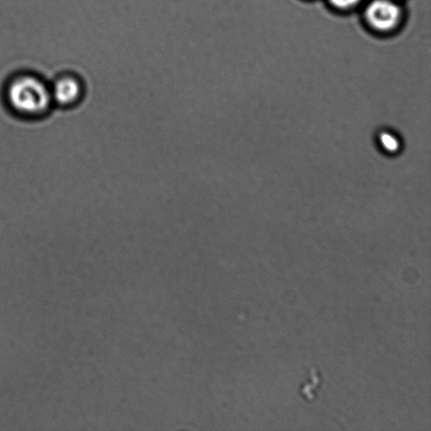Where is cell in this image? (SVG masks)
Returning a JSON list of instances; mask_svg holds the SVG:
<instances>
[{
  "mask_svg": "<svg viewBox=\"0 0 431 431\" xmlns=\"http://www.w3.org/2000/svg\"><path fill=\"white\" fill-rule=\"evenodd\" d=\"M381 142H382L383 146L385 149L388 151H395L398 148V143L392 135H389L388 134H384L381 137Z\"/></svg>",
  "mask_w": 431,
  "mask_h": 431,
  "instance_id": "277c9868",
  "label": "cell"
},
{
  "mask_svg": "<svg viewBox=\"0 0 431 431\" xmlns=\"http://www.w3.org/2000/svg\"><path fill=\"white\" fill-rule=\"evenodd\" d=\"M365 16L369 25L375 30L389 31L400 23L402 11L392 0H373L366 7Z\"/></svg>",
  "mask_w": 431,
  "mask_h": 431,
  "instance_id": "7a4b0ae2",
  "label": "cell"
},
{
  "mask_svg": "<svg viewBox=\"0 0 431 431\" xmlns=\"http://www.w3.org/2000/svg\"><path fill=\"white\" fill-rule=\"evenodd\" d=\"M53 100L58 104L68 105L77 102L81 95L80 83L67 77L57 81L51 91Z\"/></svg>",
  "mask_w": 431,
  "mask_h": 431,
  "instance_id": "3957f363",
  "label": "cell"
},
{
  "mask_svg": "<svg viewBox=\"0 0 431 431\" xmlns=\"http://www.w3.org/2000/svg\"><path fill=\"white\" fill-rule=\"evenodd\" d=\"M8 99L11 107L22 114H43L53 102L51 90L35 77L23 76L9 87Z\"/></svg>",
  "mask_w": 431,
  "mask_h": 431,
  "instance_id": "6da1fadb",
  "label": "cell"
},
{
  "mask_svg": "<svg viewBox=\"0 0 431 431\" xmlns=\"http://www.w3.org/2000/svg\"><path fill=\"white\" fill-rule=\"evenodd\" d=\"M361 1L362 0H329L334 7L341 9V10H347V9L354 7Z\"/></svg>",
  "mask_w": 431,
  "mask_h": 431,
  "instance_id": "5b68a950",
  "label": "cell"
}]
</instances>
